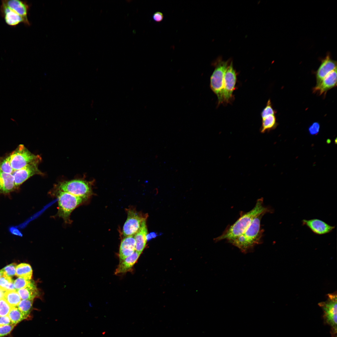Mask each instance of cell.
<instances>
[{
	"instance_id": "6da1fadb",
	"label": "cell",
	"mask_w": 337,
	"mask_h": 337,
	"mask_svg": "<svg viewBox=\"0 0 337 337\" xmlns=\"http://www.w3.org/2000/svg\"><path fill=\"white\" fill-rule=\"evenodd\" d=\"M272 212V209L264 205L263 198H259L252 209L241 215L236 222L227 227L221 235L214 240L217 242L225 239L229 242L242 234L257 216L262 213Z\"/></svg>"
},
{
	"instance_id": "7a4b0ae2",
	"label": "cell",
	"mask_w": 337,
	"mask_h": 337,
	"mask_svg": "<svg viewBox=\"0 0 337 337\" xmlns=\"http://www.w3.org/2000/svg\"><path fill=\"white\" fill-rule=\"evenodd\" d=\"M265 214L256 217L242 234L229 242L244 253L252 252L256 245L262 242L263 230L261 228V222Z\"/></svg>"
},
{
	"instance_id": "3957f363",
	"label": "cell",
	"mask_w": 337,
	"mask_h": 337,
	"mask_svg": "<svg viewBox=\"0 0 337 337\" xmlns=\"http://www.w3.org/2000/svg\"><path fill=\"white\" fill-rule=\"evenodd\" d=\"M58 216L66 223H71V212L85 200L67 193L58 191Z\"/></svg>"
},
{
	"instance_id": "277c9868",
	"label": "cell",
	"mask_w": 337,
	"mask_h": 337,
	"mask_svg": "<svg viewBox=\"0 0 337 337\" xmlns=\"http://www.w3.org/2000/svg\"><path fill=\"white\" fill-rule=\"evenodd\" d=\"M94 181L75 179L59 183L57 185L58 191L68 193L87 200L92 194Z\"/></svg>"
},
{
	"instance_id": "5b68a950",
	"label": "cell",
	"mask_w": 337,
	"mask_h": 337,
	"mask_svg": "<svg viewBox=\"0 0 337 337\" xmlns=\"http://www.w3.org/2000/svg\"><path fill=\"white\" fill-rule=\"evenodd\" d=\"M214 65L215 69L210 77V87L217 97L218 104H220L223 102L224 79L229 61L219 59Z\"/></svg>"
},
{
	"instance_id": "8992f818",
	"label": "cell",
	"mask_w": 337,
	"mask_h": 337,
	"mask_svg": "<svg viewBox=\"0 0 337 337\" xmlns=\"http://www.w3.org/2000/svg\"><path fill=\"white\" fill-rule=\"evenodd\" d=\"M10 154L11 164L14 171L35 161L41 160L39 155L32 153L23 144L19 145Z\"/></svg>"
},
{
	"instance_id": "52a82bcc",
	"label": "cell",
	"mask_w": 337,
	"mask_h": 337,
	"mask_svg": "<svg viewBox=\"0 0 337 337\" xmlns=\"http://www.w3.org/2000/svg\"><path fill=\"white\" fill-rule=\"evenodd\" d=\"M127 217L123 227V234L125 237L133 236L140 228L142 222L146 220L148 215L137 211L130 208L127 210Z\"/></svg>"
},
{
	"instance_id": "ba28073f",
	"label": "cell",
	"mask_w": 337,
	"mask_h": 337,
	"mask_svg": "<svg viewBox=\"0 0 337 337\" xmlns=\"http://www.w3.org/2000/svg\"><path fill=\"white\" fill-rule=\"evenodd\" d=\"M327 300L321 302L318 305L322 308L324 312V318L326 323L332 327L333 333L337 331V294L336 293L328 294Z\"/></svg>"
},
{
	"instance_id": "9c48e42d",
	"label": "cell",
	"mask_w": 337,
	"mask_h": 337,
	"mask_svg": "<svg viewBox=\"0 0 337 337\" xmlns=\"http://www.w3.org/2000/svg\"><path fill=\"white\" fill-rule=\"evenodd\" d=\"M41 160L35 161L20 169L13 171L12 174L14 178L16 189L32 176L35 175L42 174L38 168V164Z\"/></svg>"
},
{
	"instance_id": "30bf717a",
	"label": "cell",
	"mask_w": 337,
	"mask_h": 337,
	"mask_svg": "<svg viewBox=\"0 0 337 337\" xmlns=\"http://www.w3.org/2000/svg\"><path fill=\"white\" fill-rule=\"evenodd\" d=\"M237 73L232 62L229 64L226 71L224 79L223 102H229L232 97L237 81Z\"/></svg>"
},
{
	"instance_id": "8fae6325",
	"label": "cell",
	"mask_w": 337,
	"mask_h": 337,
	"mask_svg": "<svg viewBox=\"0 0 337 337\" xmlns=\"http://www.w3.org/2000/svg\"><path fill=\"white\" fill-rule=\"evenodd\" d=\"M0 10L5 22L8 25L15 26L21 22L28 25H30L27 17L20 16L8 7L2 1Z\"/></svg>"
},
{
	"instance_id": "7c38bea8",
	"label": "cell",
	"mask_w": 337,
	"mask_h": 337,
	"mask_svg": "<svg viewBox=\"0 0 337 337\" xmlns=\"http://www.w3.org/2000/svg\"><path fill=\"white\" fill-rule=\"evenodd\" d=\"M302 224L306 226L312 232L316 234L322 235L331 232L335 226H332L318 219L309 220L303 219Z\"/></svg>"
},
{
	"instance_id": "4fadbf2b",
	"label": "cell",
	"mask_w": 337,
	"mask_h": 337,
	"mask_svg": "<svg viewBox=\"0 0 337 337\" xmlns=\"http://www.w3.org/2000/svg\"><path fill=\"white\" fill-rule=\"evenodd\" d=\"M337 85V68L328 74L320 83L313 88V92L325 95L327 91Z\"/></svg>"
},
{
	"instance_id": "5bb4252c",
	"label": "cell",
	"mask_w": 337,
	"mask_h": 337,
	"mask_svg": "<svg viewBox=\"0 0 337 337\" xmlns=\"http://www.w3.org/2000/svg\"><path fill=\"white\" fill-rule=\"evenodd\" d=\"M336 68V61L332 59L329 54L327 55L321 60V64L316 72V85H319L328 74Z\"/></svg>"
},
{
	"instance_id": "9a60e30c",
	"label": "cell",
	"mask_w": 337,
	"mask_h": 337,
	"mask_svg": "<svg viewBox=\"0 0 337 337\" xmlns=\"http://www.w3.org/2000/svg\"><path fill=\"white\" fill-rule=\"evenodd\" d=\"M135 250L134 235L125 237L121 241L120 247V262L133 254Z\"/></svg>"
},
{
	"instance_id": "2e32d148",
	"label": "cell",
	"mask_w": 337,
	"mask_h": 337,
	"mask_svg": "<svg viewBox=\"0 0 337 337\" xmlns=\"http://www.w3.org/2000/svg\"><path fill=\"white\" fill-rule=\"evenodd\" d=\"M146 220L144 221L138 232L134 235L135 242V250L141 254L146 246L147 240L146 236L148 230Z\"/></svg>"
},
{
	"instance_id": "e0dca14e",
	"label": "cell",
	"mask_w": 337,
	"mask_h": 337,
	"mask_svg": "<svg viewBox=\"0 0 337 337\" xmlns=\"http://www.w3.org/2000/svg\"><path fill=\"white\" fill-rule=\"evenodd\" d=\"M16 190L12 173L0 171V194H7Z\"/></svg>"
},
{
	"instance_id": "ac0fdd59",
	"label": "cell",
	"mask_w": 337,
	"mask_h": 337,
	"mask_svg": "<svg viewBox=\"0 0 337 337\" xmlns=\"http://www.w3.org/2000/svg\"><path fill=\"white\" fill-rule=\"evenodd\" d=\"M140 255L135 251L131 255L120 262L115 270V274L124 273L129 271L137 262Z\"/></svg>"
},
{
	"instance_id": "d6986e66",
	"label": "cell",
	"mask_w": 337,
	"mask_h": 337,
	"mask_svg": "<svg viewBox=\"0 0 337 337\" xmlns=\"http://www.w3.org/2000/svg\"><path fill=\"white\" fill-rule=\"evenodd\" d=\"M2 1L10 8L20 16L27 17L29 6L25 1L18 0H3Z\"/></svg>"
},
{
	"instance_id": "ffe728a7",
	"label": "cell",
	"mask_w": 337,
	"mask_h": 337,
	"mask_svg": "<svg viewBox=\"0 0 337 337\" xmlns=\"http://www.w3.org/2000/svg\"><path fill=\"white\" fill-rule=\"evenodd\" d=\"M21 300H33L37 297L38 291L35 282L32 281L26 287L17 290Z\"/></svg>"
},
{
	"instance_id": "44dd1931",
	"label": "cell",
	"mask_w": 337,
	"mask_h": 337,
	"mask_svg": "<svg viewBox=\"0 0 337 337\" xmlns=\"http://www.w3.org/2000/svg\"><path fill=\"white\" fill-rule=\"evenodd\" d=\"M277 125V123L275 115H271L262 119L261 126L260 132L264 133L268 132L275 129Z\"/></svg>"
},
{
	"instance_id": "7402d4cb",
	"label": "cell",
	"mask_w": 337,
	"mask_h": 337,
	"mask_svg": "<svg viewBox=\"0 0 337 337\" xmlns=\"http://www.w3.org/2000/svg\"><path fill=\"white\" fill-rule=\"evenodd\" d=\"M15 275L27 280H31L32 275L31 266L26 263H22L16 266Z\"/></svg>"
},
{
	"instance_id": "603a6c76",
	"label": "cell",
	"mask_w": 337,
	"mask_h": 337,
	"mask_svg": "<svg viewBox=\"0 0 337 337\" xmlns=\"http://www.w3.org/2000/svg\"><path fill=\"white\" fill-rule=\"evenodd\" d=\"M3 298L12 307H17L21 300L16 290L6 291Z\"/></svg>"
},
{
	"instance_id": "cb8c5ba5",
	"label": "cell",
	"mask_w": 337,
	"mask_h": 337,
	"mask_svg": "<svg viewBox=\"0 0 337 337\" xmlns=\"http://www.w3.org/2000/svg\"><path fill=\"white\" fill-rule=\"evenodd\" d=\"M8 316L12 324L15 325L27 318L20 311L17 307H12Z\"/></svg>"
},
{
	"instance_id": "d4e9b609",
	"label": "cell",
	"mask_w": 337,
	"mask_h": 337,
	"mask_svg": "<svg viewBox=\"0 0 337 337\" xmlns=\"http://www.w3.org/2000/svg\"><path fill=\"white\" fill-rule=\"evenodd\" d=\"M33 300H22L17 306L20 311L27 318L32 309Z\"/></svg>"
},
{
	"instance_id": "484cf974",
	"label": "cell",
	"mask_w": 337,
	"mask_h": 337,
	"mask_svg": "<svg viewBox=\"0 0 337 337\" xmlns=\"http://www.w3.org/2000/svg\"><path fill=\"white\" fill-rule=\"evenodd\" d=\"M0 171L11 174L13 172L10 162V154L0 158Z\"/></svg>"
},
{
	"instance_id": "4316f807",
	"label": "cell",
	"mask_w": 337,
	"mask_h": 337,
	"mask_svg": "<svg viewBox=\"0 0 337 337\" xmlns=\"http://www.w3.org/2000/svg\"><path fill=\"white\" fill-rule=\"evenodd\" d=\"M0 288L5 291L16 290L12 278L3 275L0 277Z\"/></svg>"
},
{
	"instance_id": "83f0119b",
	"label": "cell",
	"mask_w": 337,
	"mask_h": 337,
	"mask_svg": "<svg viewBox=\"0 0 337 337\" xmlns=\"http://www.w3.org/2000/svg\"><path fill=\"white\" fill-rule=\"evenodd\" d=\"M11 308L3 298L0 299V316L8 315Z\"/></svg>"
},
{
	"instance_id": "f1b7e54d",
	"label": "cell",
	"mask_w": 337,
	"mask_h": 337,
	"mask_svg": "<svg viewBox=\"0 0 337 337\" xmlns=\"http://www.w3.org/2000/svg\"><path fill=\"white\" fill-rule=\"evenodd\" d=\"M276 112L273 109L270 100H269L266 105L262 110L261 116L262 119L271 115H275Z\"/></svg>"
},
{
	"instance_id": "f546056e",
	"label": "cell",
	"mask_w": 337,
	"mask_h": 337,
	"mask_svg": "<svg viewBox=\"0 0 337 337\" xmlns=\"http://www.w3.org/2000/svg\"><path fill=\"white\" fill-rule=\"evenodd\" d=\"M32 280L25 279L22 277H19L14 281V284L16 290H18L27 286L31 282Z\"/></svg>"
},
{
	"instance_id": "4dcf8cb0",
	"label": "cell",
	"mask_w": 337,
	"mask_h": 337,
	"mask_svg": "<svg viewBox=\"0 0 337 337\" xmlns=\"http://www.w3.org/2000/svg\"><path fill=\"white\" fill-rule=\"evenodd\" d=\"M16 266L15 263L7 266L2 269L3 275L11 278L16 274Z\"/></svg>"
},
{
	"instance_id": "1f68e13d",
	"label": "cell",
	"mask_w": 337,
	"mask_h": 337,
	"mask_svg": "<svg viewBox=\"0 0 337 337\" xmlns=\"http://www.w3.org/2000/svg\"><path fill=\"white\" fill-rule=\"evenodd\" d=\"M15 325L14 324L0 325V337H2L9 334L13 330Z\"/></svg>"
},
{
	"instance_id": "d6a6232c",
	"label": "cell",
	"mask_w": 337,
	"mask_h": 337,
	"mask_svg": "<svg viewBox=\"0 0 337 337\" xmlns=\"http://www.w3.org/2000/svg\"><path fill=\"white\" fill-rule=\"evenodd\" d=\"M320 125L317 122H314L308 129L310 134L312 135H317L319 132Z\"/></svg>"
},
{
	"instance_id": "836d02e7",
	"label": "cell",
	"mask_w": 337,
	"mask_h": 337,
	"mask_svg": "<svg viewBox=\"0 0 337 337\" xmlns=\"http://www.w3.org/2000/svg\"><path fill=\"white\" fill-rule=\"evenodd\" d=\"M13 324L8 315L0 316V325H6Z\"/></svg>"
},
{
	"instance_id": "e575fe53",
	"label": "cell",
	"mask_w": 337,
	"mask_h": 337,
	"mask_svg": "<svg viewBox=\"0 0 337 337\" xmlns=\"http://www.w3.org/2000/svg\"><path fill=\"white\" fill-rule=\"evenodd\" d=\"M152 18L155 22H159L163 20L164 18V15L161 12H157L153 14Z\"/></svg>"
},
{
	"instance_id": "d590c367",
	"label": "cell",
	"mask_w": 337,
	"mask_h": 337,
	"mask_svg": "<svg viewBox=\"0 0 337 337\" xmlns=\"http://www.w3.org/2000/svg\"><path fill=\"white\" fill-rule=\"evenodd\" d=\"M158 235L157 233L155 232H152L149 234H148L146 236L147 241L150 240L153 238H155Z\"/></svg>"
},
{
	"instance_id": "8d00e7d4",
	"label": "cell",
	"mask_w": 337,
	"mask_h": 337,
	"mask_svg": "<svg viewBox=\"0 0 337 337\" xmlns=\"http://www.w3.org/2000/svg\"><path fill=\"white\" fill-rule=\"evenodd\" d=\"M10 230V232L12 234L17 235H20V232L17 229L14 227H11Z\"/></svg>"
},
{
	"instance_id": "74e56055",
	"label": "cell",
	"mask_w": 337,
	"mask_h": 337,
	"mask_svg": "<svg viewBox=\"0 0 337 337\" xmlns=\"http://www.w3.org/2000/svg\"><path fill=\"white\" fill-rule=\"evenodd\" d=\"M5 291L0 288V299L3 298Z\"/></svg>"
},
{
	"instance_id": "f35d334b",
	"label": "cell",
	"mask_w": 337,
	"mask_h": 337,
	"mask_svg": "<svg viewBox=\"0 0 337 337\" xmlns=\"http://www.w3.org/2000/svg\"><path fill=\"white\" fill-rule=\"evenodd\" d=\"M3 275V272L2 269L0 270V277Z\"/></svg>"
}]
</instances>
